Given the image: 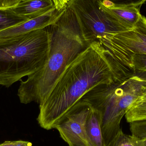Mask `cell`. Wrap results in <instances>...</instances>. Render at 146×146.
<instances>
[{"mask_svg": "<svg viewBox=\"0 0 146 146\" xmlns=\"http://www.w3.org/2000/svg\"><path fill=\"white\" fill-rule=\"evenodd\" d=\"M66 9L58 10L55 7L39 16L3 30L0 32V39L9 38L45 28L56 21Z\"/></svg>", "mask_w": 146, "mask_h": 146, "instance_id": "ba28073f", "label": "cell"}, {"mask_svg": "<svg viewBox=\"0 0 146 146\" xmlns=\"http://www.w3.org/2000/svg\"><path fill=\"white\" fill-rule=\"evenodd\" d=\"M85 128L88 138L94 146H106L101 130L100 113L92 106L86 120Z\"/></svg>", "mask_w": 146, "mask_h": 146, "instance_id": "8fae6325", "label": "cell"}, {"mask_svg": "<svg viewBox=\"0 0 146 146\" xmlns=\"http://www.w3.org/2000/svg\"><path fill=\"white\" fill-rule=\"evenodd\" d=\"M91 110L88 103L80 100L55 124L54 129L58 130L68 146H94L85 128Z\"/></svg>", "mask_w": 146, "mask_h": 146, "instance_id": "52a82bcc", "label": "cell"}, {"mask_svg": "<svg viewBox=\"0 0 146 146\" xmlns=\"http://www.w3.org/2000/svg\"><path fill=\"white\" fill-rule=\"evenodd\" d=\"M146 92V78L135 75L109 84L96 86L80 100L88 103L101 116L106 146L120 130L121 121L132 104Z\"/></svg>", "mask_w": 146, "mask_h": 146, "instance_id": "277c9868", "label": "cell"}, {"mask_svg": "<svg viewBox=\"0 0 146 146\" xmlns=\"http://www.w3.org/2000/svg\"><path fill=\"white\" fill-rule=\"evenodd\" d=\"M50 45L47 27L0 39V85L9 87L39 71L48 59Z\"/></svg>", "mask_w": 146, "mask_h": 146, "instance_id": "3957f363", "label": "cell"}, {"mask_svg": "<svg viewBox=\"0 0 146 146\" xmlns=\"http://www.w3.org/2000/svg\"><path fill=\"white\" fill-rule=\"evenodd\" d=\"M23 0H0V9H6L14 7Z\"/></svg>", "mask_w": 146, "mask_h": 146, "instance_id": "d6986e66", "label": "cell"}, {"mask_svg": "<svg viewBox=\"0 0 146 146\" xmlns=\"http://www.w3.org/2000/svg\"><path fill=\"white\" fill-rule=\"evenodd\" d=\"M29 19L26 17L18 15L10 8L0 9V32Z\"/></svg>", "mask_w": 146, "mask_h": 146, "instance_id": "4fadbf2b", "label": "cell"}, {"mask_svg": "<svg viewBox=\"0 0 146 146\" xmlns=\"http://www.w3.org/2000/svg\"><path fill=\"white\" fill-rule=\"evenodd\" d=\"M55 7L52 0H23L10 9L18 15L31 19L39 16Z\"/></svg>", "mask_w": 146, "mask_h": 146, "instance_id": "9c48e42d", "label": "cell"}, {"mask_svg": "<svg viewBox=\"0 0 146 146\" xmlns=\"http://www.w3.org/2000/svg\"><path fill=\"white\" fill-rule=\"evenodd\" d=\"M56 8L58 10L65 9L68 7L70 0H52Z\"/></svg>", "mask_w": 146, "mask_h": 146, "instance_id": "ffe728a7", "label": "cell"}, {"mask_svg": "<svg viewBox=\"0 0 146 146\" xmlns=\"http://www.w3.org/2000/svg\"><path fill=\"white\" fill-rule=\"evenodd\" d=\"M142 146H146V139H142Z\"/></svg>", "mask_w": 146, "mask_h": 146, "instance_id": "44dd1931", "label": "cell"}, {"mask_svg": "<svg viewBox=\"0 0 146 146\" xmlns=\"http://www.w3.org/2000/svg\"><path fill=\"white\" fill-rule=\"evenodd\" d=\"M0 146H33L31 142L25 141H6L0 144Z\"/></svg>", "mask_w": 146, "mask_h": 146, "instance_id": "ac0fdd59", "label": "cell"}, {"mask_svg": "<svg viewBox=\"0 0 146 146\" xmlns=\"http://www.w3.org/2000/svg\"><path fill=\"white\" fill-rule=\"evenodd\" d=\"M107 1L112 4L122 6H135L141 7L146 0H102Z\"/></svg>", "mask_w": 146, "mask_h": 146, "instance_id": "e0dca14e", "label": "cell"}, {"mask_svg": "<svg viewBox=\"0 0 146 146\" xmlns=\"http://www.w3.org/2000/svg\"><path fill=\"white\" fill-rule=\"evenodd\" d=\"M108 50L93 42L69 63L44 101L39 104L37 120L46 130L55 124L81 99L98 85L124 78Z\"/></svg>", "mask_w": 146, "mask_h": 146, "instance_id": "6da1fadb", "label": "cell"}, {"mask_svg": "<svg viewBox=\"0 0 146 146\" xmlns=\"http://www.w3.org/2000/svg\"><path fill=\"white\" fill-rule=\"evenodd\" d=\"M102 3L121 21L132 29L141 15L140 7L118 6L105 1H102Z\"/></svg>", "mask_w": 146, "mask_h": 146, "instance_id": "30bf717a", "label": "cell"}, {"mask_svg": "<svg viewBox=\"0 0 146 146\" xmlns=\"http://www.w3.org/2000/svg\"><path fill=\"white\" fill-rule=\"evenodd\" d=\"M128 123L146 120V92L132 104L125 115Z\"/></svg>", "mask_w": 146, "mask_h": 146, "instance_id": "7c38bea8", "label": "cell"}, {"mask_svg": "<svg viewBox=\"0 0 146 146\" xmlns=\"http://www.w3.org/2000/svg\"><path fill=\"white\" fill-rule=\"evenodd\" d=\"M130 74L137 72H146V54H135L132 57L130 67Z\"/></svg>", "mask_w": 146, "mask_h": 146, "instance_id": "9a60e30c", "label": "cell"}, {"mask_svg": "<svg viewBox=\"0 0 146 146\" xmlns=\"http://www.w3.org/2000/svg\"><path fill=\"white\" fill-rule=\"evenodd\" d=\"M132 135L140 139H146V120L129 123Z\"/></svg>", "mask_w": 146, "mask_h": 146, "instance_id": "2e32d148", "label": "cell"}, {"mask_svg": "<svg viewBox=\"0 0 146 146\" xmlns=\"http://www.w3.org/2000/svg\"><path fill=\"white\" fill-rule=\"evenodd\" d=\"M68 7L74 13L88 44L98 42L103 37L132 29L106 8L101 0H70Z\"/></svg>", "mask_w": 146, "mask_h": 146, "instance_id": "5b68a950", "label": "cell"}, {"mask_svg": "<svg viewBox=\"0 0 146 146\" xmlns=\"http://www.w3.org/2000/svg\"><path fill=\"white\" fill-rule=\"evenodd\" d=\"M98 42L108 50L125 77L130 76L132 57L146 54V17L141 15L133 28L100 38Z\"/></svg>", "mask_w": 146, "mask_h": 146, "instance_id": "8992f818", "label": "cell"}, {"mask_svg": "<svg viewBox=\"0 0 146 146\" xmlns=\"http://www.w3.org/2000/svg\"><path fill=\"white\" fill-rule=\"evenodd\" d=\"M50 35L48 59L36 72L21 80L18 95L22 104H42L66 67L89 45L85 41L74 13L67 7L54 24L47 27Z\"/></svg>", "mask_w": 146, "mask_h": 146, "instance_id": "7a4b0ae2", "label": "cell"}, {"mask_svg": "<svg viewBox=\"0 0 146 146\" xmlns=\"http://www.w3.org/2000/svg\"><path fill=\"white\" fill-rule=\"evenodd\" d=\"M106 146H142V139L125 134L121 128Z\"/></svg>", "mask_w": 146, "mask_h": 146, "instance_id": "5bb4252c", "label": "cell"}]
</instances>
